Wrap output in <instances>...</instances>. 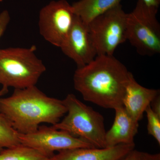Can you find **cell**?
Listing matches in <instances>:
<instances>
[{"label":"cell","instance_id":"8","mask_svg":"<svg viewBox=\"0 0 160 160\" xmlns=\"http://www.w3.org/2000/svg\"><path fill=\"white\" fill-rule=\"evenodd\" d=\"M21 144L36 149L48 158L54 155L55 151L80 148H95L86 140L76 137L64 130L52 126H39L30 133H19Z\"/></svg>","mask_w":160,"mask_h":160},{"label":"cell","instance_id":"20","mask_svg":"<svg viewBox=\"0 0 160 160\" xmlns=\"http://www.w3.org/2000/svg\"><path fill=\"white\" fill-rule=\"evenodd\" d=\"M142 1L148 7L158 10L160 4V0H142Z\"/></svg>","mask_w":160,"mask_h":160},{"label":"cell","instance_id":"11","mask_svg":"<svg viewBox=\"0 0 160 160\" xmlns=\"http://www.w3.org/2000/svg\"><path fill=\"white\" fill-rule=\"evenodd\" d=\"M159 92L158 89H148L140 85L131 73L123 98V107L133 119L139 122Z\"/></svg>","mask_w":160,"mask_h":160},{"label":"cell","instance_id":"3","mask_svg":"<svg viewBox=\"0 0 160 160\" xmlns=\"http://www.w3.org/2000/svg\"><path fill=\"white\" fill-rule=\"evenodd\" d=\"M36 47L0 49V84L22 89L35 86L46 67L35 54Z\"/></svg>","mask_w":160,"mask_h":160},{"label":"cell","instance_id":"18","mask_svg":"<svg viewBox=\"0 0 160 160\" xmlns=\"http://www.w3.org/2000/svg\"><path fill=\"white\" fill-rule=\"evenodd\" d=\"M137 160H160V153H152L138 151Z\"/></svg>","mask_w":160,"mask_h":160},{"label":"cell","instance_id":"7","mask_svg":"<svg viewBox=\"0 0 160 160\" xmlns=\"http://www.w3.org/2000/svg\"><path fill=\"white\" fill-rule=\"evenodd\" d=\"M76 14L66 0L52 1L40 11V34L53 46L61 47L73 24Z\"/></svg>","mask_w":160,"mask_h":160},{"label":"cell","instance_id":"10","mask_svg":"<svg viewBox=\"0 0 160 160\" xmlns=\"http://www.w3.org/2000/svg\"><path fill=\"white\" fill-rule=\"evenodd\" d=\"M134 148V143L104 148H76L58 152L47 160H122Z\"/></svg>","mask_w":160,"mask_h":160},{"label":"cell","instance_id":"1","mask_svg":"<svg viewBox=\"0 0 160 160\" xmlns=\"http://www.w3.org/2000/svg\"><path fill=\"white\" fill-rule=\"evenodd\" d=\"M131 74L113 55H98L89 64L77 68L73 83L85 101L114 109L123 106Z\"/></svg>","mask_w":160,"mask_h":160},{"label":"cell","instance_id":"2","mask_svg":"<svg viewBox=\"0 0 160 160\" xmlns=\"http://www.w3.org/2000/svg\"><path fill=\"white\" fill-rule=\"evenodd\" d=\"M66 112L63 100L48 96L36 86L14 89L10 96L0 98V113L20 133L33 132L42 123L54 125Z\"/></svg>","mask_w":160,"mask_h":160},{"label":"cell","instance_id":"4","mask_svg":"<svg viewBox=\"0 0 160 160\" xmlns=\"http://www.w3.org/2000/svg\"><path fill=\"white\" fill-rule=\"evenodd\" d=\"M63 102L67 114L52 127L86 140L95 148H106V131L103 116L74 94L67 95Z\"/></svg>","mask_w":160,"mask_h":160},{"label":"cell","instance_id":"19","mask_svg":"<svg viewBox=\"0 0 160 160\" xmlns=\"http://www.w3.org/2000/svg\"><path fill=\"white\" fill-rule=\"evenodd\" d=\"M150 106L152 111L155 113L160 116V95H158L155 98L150 104Z\"/></svg>","mask_w":160,"mask_h":160},{"label":"cell","instance_id":"14","mask_svg":"<svg viewBox=\"0 0 160 160\" xmlns=\"http://www.w3.org/2000/svg\"><path fill=\"white\" fill-rule=\"evenodd\" d=\"M47 156L36 149L20 144L0 152V160H47Z\"/></svg>","mask_w":160,"mask_h":160},{"label":"cell","instance_id":"21","mask_svg":"<svg viewBox=\"0 0 160 160\" xmlns=\"http://www.w3.org/2000/svg\"><path fill=\"white\" fill-rule=\"evenodd\" d=\"M138 151L134 149L122 160H137Z\"/></svg>","mask_w":160,"mask_h":160},{"label":"cell","instance_id":"6","mask_svg":"<svg viewBox=\"0 0 160 160\" xmlns=\"http://www.w3.org/2000/svg\"><path fill=\"white\" fill-rule=\"evenodd\" d=\"M127 15L119 4L87 24L98 55H113L118 46L127 41Z\"/></svg>","mask_w":160,"mask_h":160},{"label":"cell","instance_id":"16","mask_svg":"<svg viewBox=\"0 0 160 160\" xmlns=\"http://www.w3.org/2000/svg\"><path fill=\"white\" fill-rule=\"evenodd\" d=\"M145 112L148 121L147 130L148 133L153 137L160 145V116L152 111L150 105L148 106Z\"/></svg>","mask_w":160,"mask_h":160},{"label":"cell","instance_id":"17","mask_svg":"<svg viewBox=\"0 0 160 160\" xmlns=\"http://www.w3.org/2000/svg\"><path fill=\"white\" fill-rule=\"evenodd\" d=\"M10 20V15L7 10H3L0 13V39L5 33Z\"/></svg>","mask_w":160,"mask_h":160},{"label":"cell","instance_id":"23","mask_svg":"<svg viewBox=\"0 0 160 160\" xmlns=\"http://www.w3.org/2000/svg\"><path fill=\"white\" fill-rule=\"evenodd\" d=\"M3 0H0V2H3Z\"/></svg>","mask_w":160,"mask_h":160},{"label":"cell","instance_id":"13","mask_svg":"<svg viewBox=\"0 0 160 160\" xmlns=\"http://www.w3.org/2000/svg\"><path fill=\"white\" fill-rule=\"evenodd\" d=\"M122 0H79L72 6L75 14L86 24L120 4Z\"/></svg>","mask_w":160,"mask_h":160},{"label":"cell","instance_id":"15","mask_svg":"<svg viewBox=\"0 0 160 160\" xmlns=\"http://www.w3.org/2000/svg\"><path fill=\"white\" fill-rule=\"evenodd\" d=\"M18 136L19 132L13 128L10 121L0 113V152L5 148L21 144Z\"/></svg>","mask_w":160,"mask_h":160},{"label":"cell","instance_id":"9","mask_svg":"<svg viewBox=\"0 0 160 160\" xmlns=\"http://www.w3.org/2000/svg\"><path fill=\"white\" fill-rule=\"evenodd\" d=\"M60 48L64 54L74 61L78 68L89 64L98 56L88 25L76 15Z\"/></svg>","mask_w":160,"mask_h":160},{"label":"cell","instance_id":"5","mask_svg":"<svg viewBox=\"0 0 160 160\" xmlns=\"http://www.w3.org/2000/svg\"><path fill=\"white\" fill-rule=\"evenodd\" d=\"M158 9L138 0L134 9L127 13L126 40L139 54L152 56L160 53V24Z\"/></svg>","mask_w":160,"mask_h":160},{"label":"cell","instance_id":"22","mask_svg":"<svg viewBox=\"0 0 160 160\" xmlns=\"http://www.w3.org/2000/svg\"><path fill=\"white\" fill-rule=\"evenodd\" d=\"M8 91H9L8 88L2 86V88L0 90V98L2 97L3 96L7 94Z\"/></svg>","mask_w":160,"mask_h":160},{"label":"cell","instance_id":"12","mask_svg":"<svg viewBox=\"0 0 160 160\" xmlns=\"http://www.w3.org/2000/svg\"><path fill=\"white\" fill-rule=\"evenodd\" d=\"M115 116L113 124L106 132V147L121 144H134V138L138 133L139 122L130 116L123 106L114 109Z\"/></svg>","mask_w":160,"mask_h":160}]
</instances>
